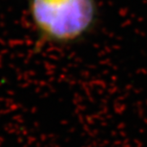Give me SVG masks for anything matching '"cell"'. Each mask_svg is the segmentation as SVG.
Masks as SVG:
<instances>
[{
  "label": "cell",
  "mask_w": 147,
  "mask_h": 147,
  "mask_svg": "<svg viewBox=\"0 0 147 147\" xmlns=\"http://www.w3.org/2000/svg\"><path fill=\"white\" fill-rule=\"evenodd\" d=\"M38 37L55 46H71L89 37L99 23L98 0H26Z\"/></svg>",
  "instance_id": "1"
}]
</instances>
